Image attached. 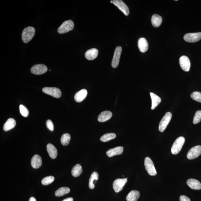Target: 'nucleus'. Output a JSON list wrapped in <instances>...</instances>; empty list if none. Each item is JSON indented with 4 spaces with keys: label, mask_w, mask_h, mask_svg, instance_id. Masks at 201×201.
<instances>
[{
    "label": "nucleus",
    "mask_w": 201,
    "mask_h": 201,
    "mask_svg": "<svg viewBox=\"0 0 201 201\" xmlns=\"http://www.w3.org/2000/svg\"><path fill=\"white\" fill-rule=\"evenodd\" d=\"M201 154V146L197 145L190 149L187 154V158L189 159H194L198 157Z\"/></svg>",
    "instance_id": "nucleus-7"
},
{
    "label": "nucleus",
    "mask_w": 201,
    "mask_h": 201,
    "mask_svg": "<svg viewBox=\"0 0 201 201\" xmlns=\"http://www.w3.org/2000/svg\"><path fill=\"white\" fill-rule=\"evenodd\" d=\"M73 22L72 20L66 21L63 23L58 29V32L60 34L66 33L69 31H72L74 28Z\"/></svg>",
    "instance_id": "nucleus-3"
},
{
    "label": "nucleus",
    "mask_w": 201,
    "mask_h": 201,
    "mask_svg": "<svg viewBox=\"0 0 201 201\" xmlns=\"http://www.w3.org/2000/svg\"><path fill=\"white\" fill-rule=\"evenodd\" d=\"M116 135L114 133H108L103 135L100 138V141L103 142H107L116 138Z\"/></svg>",
    "instance_id": "nucleus-29"
},
{
    "label": "nucleus",
    "mask_w": 201,
    "mask_h": 201,
    "mask_svg": "<svg viewBox=\"0 0 201 201\" xmlns=\"http://www.w3.org/2000/svg\"><path fill=\"white\" fill-rule=\"evenodd\" d=\"M138 46L141 52L144 53L148 49V44L147 41L144 38H141L138 41Z\"/></svg>",
    "instance_id": "nucleus-14"
},
{
    "label": "nucleus",
    "mask_w": 201,
    "mask_h": 201,
    "mask_svg": "<svg viewBox=\"0 0 201 201\" xmlns=\"http://www.w3.org/2000/svg\"><path fill=\"white\" fill-rule=\"evenodd\" d=\"M201 121V110H198L196 112L193 118V122L194 124H197Z\"/></svg>",
    "instance_id": "nucleus-33"
},
{
    "label": "nucleus",
    "mask_w": 201,
    "mask_h": 201,
    "mask_svg": "<svg viewBox=\"0 0 201 201\" xmlns=\"http://www.w3.org/2000/svg\"><path fill=\"white\" fill-rule=\"evenodd\" d=\"M122 52V48L121 47L118 46L116 48L114 51L113 57L111 65L114 68L117 67L119 65L120 62L121 55Z\"/></svg>",
    "instance_id": "nucleus-9"
},
{
    "label": "nucleus",
    "mask_w": 201,
    "mask_h": 201,
    "mask_svg": "<svg viewBox=\"0 0 201 201\" xmlns=\"http://www.w3.org/2000/svg\"><path fill=\"white\" fill-rule=\"evenodd\" d=\"M35 29L32 26L25 28L22 34V39L25 43H27L34 37L35 34Z\"/></svg>",
    "instance_id": "nucleus-1"
},
{
    "label": "nucleus",
    "mask_w": 201,
    "mask_h": 201,
    "mask_svg": "<svg viewBox=\"0 0 201 201\" xmlns=\"http://www.w3.org/2000/svg\"><path fill=\"white\" fill-rule=\"evenodd\" d=\"M123 151V147H119L110 149L107 152V155L109 157L113 156L115 155H119L122 153Z\"/></svg>",
    "instance_id": "nucleus-18"
},
{
    "label": "nucleus",
    "mask_w": 201,
    "mask_h": 201,
    "mask_svg": "<svg viewBox=\"0 0 201 201\" xmlns=\"http://www.w3.org/2000/svg\"><path fill=\"white\" fill-rule=\"evenodd\" d=\"M111 3H112V1H111Z\"/></svg>",
    "instance_id": "nucleus-39"
},
{
    "label": "nucleus",
    "mask_w": 201,
    "mask_h": 201,
    "mask_svg": "<svg viewBox=\"0 0 201 201\" xmlns=\"http://www.w3.org/2000/svg\"><path fill=\"white\" fill-rule=\"evenodd\" d=\"M87 91L85 89H82L75 94V100L78 103L82 101L87 95Z\"/></svg>",
    "instance_id": "nucleus-19"
},
{
    "label": "nucleus",
    "mask_w": 201,
    "mask_h": 201,
    "mask_svg": "<svg viewBox=\"0 0 201 201\" xmlns=\"http://www.w3.org/2000/svg\"><path fill=\"white\" fill-rule=\"evenodd\" d=\"M54 180V177L52 176H49L43 178L42 181V183L44 185H48L52 183Z\"/></svg>",
    "instance_id": "nucleus-31"
},
{
    "label": "nucleus",
    "mask_w": 201,
    "mask_h": 201,
    "mask_svg": "<svg viewBox=\"0 0 201 201\" xmlns=\"http://www.w3.org/2000/svg\"><path fill=\"white\" fill-rule=\"evenodd\" d=\"M162 21V18L160 15L155 14L152 16L151 23L153 27L156 28L159 26H161Z\"/></svg>",
    "instance_id": "nucleus-24"
},
{
    "label": "nucleus",
    "mask_w": 201,
    "mask_h": 201,
    "mask_svg": "<svg viewBox=\"0 0 201 201\" xmlns=\"http://www.w3.org/2000/svg\"><path fill=\"white\" fill-rule=\"evenodd\" d=\"M46 126L48 129L51 131H53L54 130V125L52 122L51 120H48L46 122Z\"/></svg>",
    "instance_id": "nucleus-35"
},
{
    "label": "nucleus",
    "mask_w": 201,
    "mask_h": 201,
    "mask_svg": "<svg viewBox=\"0 0 201 201\" xmlns=\"http://www.w3.org/2000/svg\"><path fill=\"white\" fill-rule=\"evenodd\" d=\"M112 116V113L110 111H104L102 112L98 117V120L100 122L107 121L111 118Z\"/></svg>",
    "instance_id": "nucleus-20"
},
{
    "label": "nucleus",
    "mask_w": 201,
    "mask_h": 201,
    "mask_svg": "<svg viewBox=\"0 0 201 201\" xmlns=\"http://www.w3.org/2000/svg\"><path fill=\"white\" fill-rule=\"evenodd\" d=\"M62 201H73V199L72 197H69L67 198L64 199Z\"/></svg>",
    "instance_id": "nucleus-37"
},
{
    "label": "nucleus",
    "mask_w": 201,
    "mask_h": 201,
    "mask_svg": "<svg viewBox=\"0 0 201 201\" xmlns=\"http://www.w3.org/2000/svg\"><path fill=\"white\" fill-rule=\"evenodd\" d=\"M98 50L96 48H91L88 50L85 53V57L86 59L89 60H92L95 59L98 56Z\"/></svg>",
    "instance_id": "nucleus-16"
},
{
    "label": "nucleus",
    "mask_w": 201,
    "mask_h": 201,
    "mask_svg": "<svg viewBox=\"0 0 201 201\" xmlns=\"http://www.w3.org/2000/svg\"><path fill=\"white\" fill-rule=\"evenodd\" d=\"M70 192V188L67 187H62L58 189L55 193V195L57 197H60L69 193Z\"/></svg>",
    "instance_id": "nucleus-27"
},
{
    "label": "nucleus",
    "mask_w": 201,
    "mask_h": 201,
    "mask_svg": "<svg viewBox=\"0 0 201 201\" xmlns=\"http://www.w3.org/2000/svg\"><path fill=\"white\" fill-rule=\"evenodd\" d=\"M29 201H37L36 199L34 197H31L30 198Z\"/></svg>",
    "instance_id": "nucleus-38"
},
{
    "label": "nucleus",
    "mask_w": 201,
    "mask_h": 201,
    "mask_svg": "<svg viewBox=\"0 0 201 201\" xmlns=\"http://www.w3.org/2000/svg\"><path fill=\"white\" fill-rule=\"evenodd\" d=\"M172 117V113L169 112L166 113L160 122L159 126V130L160 131L163 132L165 130L170 122Z\"/></svg>",
    "instance_id": "nucleus-5"
},
{
    "label": "nucleus",
    "mask_w": 201,
    "mask_h": 201,
    "mask_svg": "<svg viewBox=\"0 0 201 201\" xmlns=\"http://www.w3.org/2000/svg\"><path fill=\"white\" fill-rule=\"evenodd\" d=\"M42 165L41 157L38 155H34L31 159V165L35 169H39Z\"/></svg>",
    "instance_id": "nucleus-17"
},
{
    "label": "nucleus",
    "mask_w": 201,
    "mask_h": 201,
    "mask_svg": "<svg viewBox=\"0 0 201 201\" xmlns=\"http://www.w3.org/2000/svg\"><path fill=\"white\" fill-rule=\"evenodd\" d=\"M140 195L139 191L132 190L126 196L127 201H137L139 198Z\"/></svg>",
    "instance_id": "nucleus-23"
},
{
    "label": "nucleus",
    "mask_w": 201,
    "mask_h": 201,
    "mask_svg": "<svg viewBox=\"0 0 201 201\" xmlns=\"http://www.w3.org/2000/svg\"><path fill=\"white\" fill-rule=\"evenodd\" d=\"M191 98L196 101L201 103V93L198 91L193 92L191 95Z\"/></svg>",
    "instance_id": "nucleus-32"
},
{
    "label": "nucleus",
    "mask_w": 201,
    "mask_h": 201,
    "mask_svg": "<svg viewBox=\"0 0 201 201\" xmlns=\"http://www.w3.org/2000/svg\"><path fill=\"white\" fill-rule=\"evenodd\" d=\"M179 63L180 66L184 71H189L191 67V63L188 57L185 56H182L180 58Z\"/></svg>",
    "instance_id": "nucleus-13"
},
{
    "label": "nucleus",
    "mask_w": 201,
    "mask_h": 201,
    "mask_svg": "<svg viewBox=\"0 0 201 201\" xmlns=\"http://www.w3.org/2000/svg\"><path fill=\"white\" fill-rule=\"evenodd\" d=\"M150 94L152 99L151 109L154 110L161 103V98L158 96L156 94L153 93V92H150Z\"/></svg>",
    "instance_id": "nucleus-21"
},
{
    "label": "nucleus",
    "mask_w": 201,
    "mask_h": 201,
    "mask_svg": "<svg viewBox=\"0 0 201 201\" xmlns=\"http://www.w3.org/2000/svg\"><path fill=\"white\" fill-rule=\"evenodd\" d=\"M82 172V167L79 164H77L72 168L71 173L73 177H78L81 175Z\"/></svg>",
    "instance_id": "nucleus-26"
},
{
    "label": "nucleus",
    "mask_w": 201,
    "mask_h": 201,
    "mask_svg": "<svg viewBox=\"0 0 201 201\" xmlns=\"http://www.w3.org/2000/svg\"><path fill=\"white\" fill-rule=\"evenodd\" d=\"M47 150L50 158L52 159L56 158L57 155V150L53 144H48L47 146Z\"/></svg>",
    "instance_id": "nucleus-22"
},
{
    "label": "nucleus",
    "mask_w": 201,
    "mask_h": 201,
    "mask_svg": "<svg viewBox=\"0 0 201 201\" xmlns=\"http://www.w3.org/2000/svg\"><path fill=\"white\" fill-rule=\"evenodd\" d=\"M112 3L123 12L124 14L128 16L129 14V9L125 3L122 0H114Z\"/></svg>",
    "instance_id": "nucleus-12"
},
{
    "label": "nucleus",
    "mask_w": 201,
    "mask_h": 201,
    "mask_svg": "<svg viewBox=\"0 0 201 201\" xmlns=\"http://www.w3.org/2000/svg\"><path fill=\"white\" fill-rule=\"evenodd\" d=\"M98 174L97 172H94L91 174L90 178H89V187L90 189H94L95 188V185L94 184V182L95 180H98Z\"/></svg>",
    "instance_id": "nucleus-28"
},
{
    "label": "nucleus",
    "mask_w": 201,
    "mask_h": 201,
    "mask_svg": "<svg viewBox=\"0 0 201 201\" xmlns=\"http://www.w3.org/2000/svg\"><path fill=\"white\" fill-rule=\"evenodd\" d=\"M44 93L56 98H59L62 96L60 89L55 87H45L42 89Z\"/></svg>",
    "instance_id": "nucleus-6"
},
{
    "label": "nucleus",
    "mask_w": 201,
    "mask_h": 201,
    "mask_svg": "<svg viewBox=\"0 0 201 201\" xmlns=\"http://www.w3.org/2000/svg\"><path fill=\"white\" fill-rule=\"evenodd\" d=\"M187 184L191 189L199 190L201 189V184L200 181L194 179L190 178L187 181Z\"/></svg>",
    "instance_id": "nucleus-15"
},
{
    "label": "nucleus",
    "mask_w": 201,
    "mask_h": 201,
    "mask_svg": "<svg viewBox=\"0 0 201 201\" xmlns=\"http://www.w3.org/2000/svg\"><path fill=\"white\" fill-rule=\"evenodd\" d=\"M180 201H191L190 199L187 196L184 195L180 196Z\"/></svg>",
    "instance_id": "nucleus-36"
},
{
    "label": "nucleus",
    "mask_w": 201,
    "mask_h": 201,
    "mask_svg": "<svg viewBox=\"0 0 201 201\" xmlns=\"http://www.w3.org/2000/svg\"><path fill=\"white\" fill-rule=\"evenodd\" d=\"M48 71V68L43 64H37L33 66L31 69V73L34 74L40 75L45 73Z\"/></svg>",
    "instance_id": "nucleus-11"
},
{
    "label": "nucleus",
    "mask_w": 201,
    "mask_h": 201,
    "mask_svg": "<svg viewBox=\"0 0 201 201\" xmlns=\"http://www.w3.org/2000/svg\"><path fill=\"white\" fill-rule=\"evenodd\" d=\"M70 135L68 133H65L62 135L61 138V144L63 146L68 145L70 144Z\"/></svg>",
    "instance_id": "nucleus-30"
},
{
    "label": "nucleus",
    "mask_w": 201,
    "mask_h": 201,
    "mask_svg": "<svg viewBox=\"0 0 201 201\" xmlns=\"http://www.w3.org/2000/svg\"><path fill=\"white\" fill-rule=\"evenodd\" d=\"M185 41L189 43H195L201 39V32L189 33L185 34L184 37Z\"/></svg>",
    "instance_id": "nucleus-8"
},
{
    "label": "nucleus",
    "mask_w": 201,
    "mask_h": 201,
    "mask_svg": "<svg viewBox=\"0 0 201 201\" xmlns=\"http://www.w3.org/2000/svg\"><path fill=\"white\" fill-rule=\"evenodd\" d=\"M127 178H119L116 180L113 183V188L116 193H118L122 190L125 184L128 182Z\"/></svg>",
    "instance_id": "nucleus-10"
},
{
    "label": "nucleus",
    "mask_w": 201,
    "mask_h": 201,
    "mask_svg": "<svg viewBox=\"0 0 201 201\" xmlns=\"http://www.w3.org/2000/svg\"><path fill=\"white\" fill-rule=\"evenodd\" d=\"M144 166L146 170L149 175L155 176L156 175L157 172L153 161L150 158L147 157L144 159Z\"/></svg>",
    "instance_id": "nucleus-4"
},
{
    "label": "nucleus",
    "mask_w": 201,
    "mask_h": 201,
    "mask_svg": "<svg viewBox=\"0 0 201 201\" xmlns=\"http://www.w3.org/2000/svg\"><path fill=\"white\" fill-rule=\"evenodd\" d=\"M20 110L21 115L23 117H27L29 115V111L23 105H20Z\"/></svg>",
    "instance_id": "nucleus-34"
},
{
    "label": "nucleus",
    "mask_w": 201,
    "mask_h": 201,
    "mask_svg": "<svg viewBox=\"0 0 201 201\" xmlns=\"http://www.w3.org/2000/svg\"><path fill=\"white\" fill-rule=\"evenodd\" d=\"M16 122L14 119L12 118H9L4 124V131H8L13 128L15 126Z\"/></svg>",
    "instance_id": "nucleus-25"
},
{
    "label": "nucleus",
    "mask_w": 201,
    "mask_h": 201,
    "mask_svg": "<svg viewBox=\"0 0 201 201\" xmlns=\"http://www.w3.org/2000/svg\"><path fill=\"white\" fill-rule=\"evenodd\" d=\"M185 141V138L183 136H180L177 138L173 144L171 149V151L173 154L177 155L179 153L184 144Z\"/></svg>",
    "instance_id": "nucleus-2"
}]
</instances>
